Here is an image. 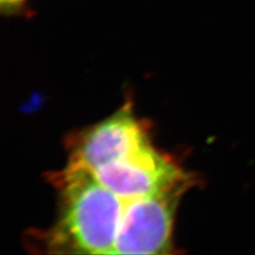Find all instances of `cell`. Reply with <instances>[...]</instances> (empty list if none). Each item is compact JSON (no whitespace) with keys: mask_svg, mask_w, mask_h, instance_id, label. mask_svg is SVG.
<instances>
[{"mask_svg":"<svg viewBox=\"0 0 255 255\" xmlns=\"http://www.w3.org/2000/svg\"><path fill=\"white\" fill-rule=\"evenodd\" d=\"M59 193L53 226L36 236L48 253L113 254L124 201L83 168L66 166L51 175Z\"/></svg>","mask_w":255,"mask_h":255,"instance_id":"obj_1","label":"cell"},{"mask_svg":"<svg viewBox=\"0 0 255 255\" xmlns=\"http://www.w3.org/2000/svg\"><path fill=\"white\" fill-rule=\"evenodd\" d=\"M194 181L129 201L124 210L113 254H170L175 213Z\"/></svg>","mask_w":255,"mask_h":255,"instance_id":"obj_2","label":"cell"},{"mask_svg":"<svg viewBox=\"0 0 255 255\" xmlns=\"http://www.w3.org/2000/svg\"><path fill=\"white\" fill-rule=\"evenodd\" d=\"M150 142L149 127L128 102L102 122L69 136L67 166L94 172Z\"/></svg>","mask_w":255,"mask_h":255,"instance_id":"obj_3","label":"cell"},{"mask_svg":"<svg viewBox=\"0 0 255 255\" xmlns=\"http://www.w3.org/2000/svg\"><path fill=\"white\" fill-rule=\"evenodd\" d=\"M103 185L129 201L194 181L169 155L158 151L152 142L94 171Z\"/></svg>","mask_w":255,"mask_h":255,"instance_id":"obj_4","label":"cell"},{"mask_svg":"<svg viewBox=\"0 0 255 255\" xmlns=\"http://www.w3.org/2000/svg\"><path fill=\"white\" fill-rule=\"evenodd\" d=\"M21 1L22 0H0V2H1V5L3 7H13L20 3Z\"/></svg>","mask_w":255,"mask_h":255,"instance_id":"obj_5","label":"cell"}]
</instances>
